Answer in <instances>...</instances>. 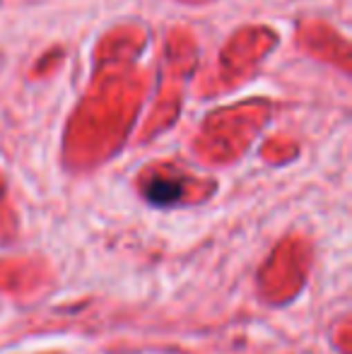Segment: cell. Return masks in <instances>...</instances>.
<instances>
[{
    "mask_svg": "<svg viewBox=\"0 0 352 354\" xmlns=\"http://www.w3.org/2000/svg\"><path fill=\"white\" fill-rule=\"evenodd\" d=\"M147 201L157 203V205H169L181 198V183L169 181V178H155L145 191Z\"/></svg>",
    "mask_w": 352,
    "mask_h": 354,
    "instance_id": "obj_1",
    "label": "cell"
}]
</instances>
